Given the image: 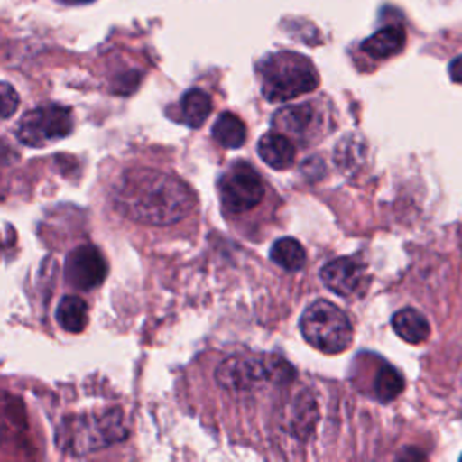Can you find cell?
<instances>
[{
	"instance_id": "obj_1",
	"label": "cell",
	"mask_w": 462,
	"mask_h": 462,
	"mask_svg": "<svg viewBox=\"0 0 462 462\" xmlns=\"http://www.w3.org/2000/svg\"><path fill=\"white\" fill-rule=\"evenodd\" d=\"M112 200L121 215L148 226L175 224L195 208V195L182 179L150 168L126 170L114 184Z\"/></svg>"
},
{
	"instance_id": "obj_2",
	"label": "cell",
	"mask_w": 462,
	"mask_h": 462,
	"mask_svg": "<svg viewBox=\"0 0 462 462\" xmlns=\"http://www.w3.org/2000/svg\"><path fill=\"white\" fill-rule=\"evenodd\" d=\"M262 94L269 101H289L318 87L319 78L309 58L298 52L271 54L260 65Z\"/></svg>"
},
{
	"instance_id": "obj_3",
	"label": "cell",
	"mask_w": 462,
	"mask_h": 462,
	"mask_svg": "<svg viewBox=\"0 0 462 462\" xmlns=\"http://www.w3.org/2000/svg\"><path fill=\"white\" fill-rule=\"evenodd\" d=\"M294 379V368L280 356H231L217 368V381L233 393H247L263 383L287 384Z\"/></svg>"
},
{
	"instance_id": "obj_4",
	"label": "cell",
	"mask_w": 462,
	"mask_h": 462,
	"mask_svg": "<svg viewBox=\"0 0 462 462\" xmlns=\"http://www.w3.org/2000/svg\"><path fill=\"white\" fill-rule=\"evenodd\" d=\"M300 330L305 341L323 354H339L346 350L354 336L348 316L327 300H318L303 310Z\"/></svg>"
},
{
	"instance_id": "obj_5",
	"label": "cell",
	"mask_w": 462,
	"mask_h": 462,
	"mask_svg": "<svg viewBox=\"0 0 462 462\" xmlns=\"http://www.w3.org/2000/svg\"><path fill=\"white\" fill-rule=\"evenodd\" d=\"M72 132V112L61 105H42L27 110L16 126V137L27 146H47Z\"/></svg>"
},
{
	"instance_id": "obj_6",
	"label": "cell",
	"mask_w": 462,
	"mask_h": 462,
	"mask_svg": "<svg viewBox=\"0 0 462 462\" xmlns=\"http://www.w3.org/2000/svg\"><path fill=\"white\" fill-rule=\"evenodd\" d=\"M265 195L258 171L249 162H235L218 180V197L224 211L244 213L256 208Z\"/></svg>"
},
{
	"instance_id": "obj_7",
	"label": "cell",
	"mask_w": 462,
	"mask_h": 462,
	"mask_svg": "<svg viewBox=\"0 0 462 462\" xmlns=\"http://www.w3.org/2000/svg\"><path fill=\"white\" fill-rule=\"evenodd\" d=\"M106 273L108 263L96 245H78L65 258V280L74 289L92 291L105 282Z\"/></svg>"
},
{
	"instance_id": "obj_8",
	"label": "cell",
	"mask_w": 462,
	"mask_h": 462,
	"mask_svg": "<svg viewBox=\"0 0 462 462\" xmlns=\"http://www.w3.org/2000/svg\"><path fill=\"white\" fill-rule=\"evenodd\" d=\"M319 117L318 110L312 103H296L282 106L278 112H274L273 126L291 137H296L300 141H307L314 130L318 128Z\"/></svg>"
},
{
	"instance_id": "obj_9",
	"label": "cell",
	"mask_w": 462,
	"mask_h": 462,
	"mask_svg": "<svg viewBox=\"0 0 462 462\" xmlns=\"http://www.w3.org/2000/svg\"><path fill=\"white\" fill-rule=\"evenodd\" d=\"M321 282L327 285L328 291H332L337 296H350L354 294L361 280L365 276L363 265L348 256H339L336 260H330L321 267Z\"/></svg>"
},
{
	"instance_id": "obj_10",
	"label": "cell",
	"mask_w": 462,
	"mask_h": 462,
	"mask_svg": "<svg viewBox=\"0 0 462 462\" xmlns=\"http://www.w3.org/2000/svg\"><path fill=\"white\" fill-rule=\"evenodd\" d=\"M256 152L260 159L274 170H287L296 157L294 143L278 130L263 134L258 141Z\"/></svg>"
},
{
	"instance_id": "obj_11",
	"label": "cell",
	"mask_w": 462,
	"mask_h": 462,
	"mask_svg": "<svg viewBox=\"0 0 462 462\" xmlns=\"http://www.w3.org/2000/svg\"><path fill=\"white\" fill-rule=\"evenodd\" d=\"M404 42H406L404 29L399 25H388L374 32L370 38H366L361 49L375 60H384L402 51Z\"/></svg>"
},
{
	"instance_id": "obj_12",
	"label": "cell",
	"mask_w": 462,
	"mask_h": 462,
	"mask_svg": "<svg viewBox=\"0 0 462 462\" xmlns=\"http://www.w3.org/2000/svg\"><path fill=\"white\" fill-rule=\"evenodd\" d=\"M392 327L401 339L411 345H419L430 336V323L424 314L410 307L401 309L393 314Z\"/></svg>"
},
{
	"instance_id": "obj_13",
	"label": "cell",
	"mask_w": 462,
	"mask_h": 462,
	"mask_svg": "<svg viewBox=\"0 0 462 462\" xmlns=\"http://www.w3.org/2000/svg\"><path fill=\"white\" fill-rule=\"evenodd\" d=\"M56 321L70 334L83 332L88 321V307L85 300L79 296H63L56 309Z\"/></svg>"
},
{
	"instance_id": "obj_14",
	"label": "cell",
	"mask_w": 462,
	"mask_h": 462,
	"mask_svg": "<svg viewBox=\"0 0 462 462\" xmlns=\"http://www.w3.org/2000/svg\"><path fill=\"white\" fill-rule=\"evenodd\" d=\"M213 139L224 148H240L245 143V125L233 112H222L211 128Z\"/></svg>"
},
{
	"instance_id": "obj_15",
	"label": "cell",
	"mask_w": 462,
	"mask_h": 462,
	"mask_svg": "<svg viewBox=\"0 0 462 462\" xmlns=\"http://www.w3.org/2000/svg\"><path fill=\"white\" fill-rule=\"evenodd\" d=\"M271 260L285 271H300L305 263V249L292 236L278 238L269 251Z\"/></svg>"
},
{
	"instance_id": "obj_16",
	"label": "cell",
	"mask_w": 462,
	"mask_h": 462,
	"mask_svg": "<svg viewBox=\"0 0 462 462\" xmlns=\"http://www.w3.org/2000/svg\"><path fill=\"white\" fill-rule=\"evenodd\" d=\"M211 106H213V103H211L209 94L200 88H189L180 99V110H182L184 121L191 128L202 126V123L211 114Z\"/></svg>"
},
{
	"instance_id": "obj_17",
	"label": "cell",
	"mask_w": 462,
	"mask_h": 462,
	"mask_svg": "<svg viewBox=\"0 0 462 462\" xmlns=\"http://www.w3.org/2000/svg\"><path fill=\"white\" fill-rule=\"evenodd\" d=\"M404 388V379L402 375L390 365H384L377 375H375V383H374V390L377 399L388 402L392 399H395Z\"/></svg>"
},
{
	"instance_id": "obj_18",
	"label": "cell",
	"mask_w": 462,
	"mask_h": 462,
	"mask_svg": "<svg viewBox=\"0 0 462 462\" xmlns=\"http://www.w3.org/2000/svg\"><path fill=\"white\" fill-rule=\"evenodd\" d=\"M0 92H2V117L9 119L14 114V110L18 108L20 97H18L16 90L9 83H5V81L2 83Z\"/></svg>"
},
{
	"instance_id": "obj_19",
	"label": "cell",
	"mask_w": 462,
	"mask_h": 462,
	"mask_svg": "<svg viewBox=\"0 0 462 462\" xmlns=\"http://www.w3.org/2000/svg\"><path fill=\"white\" fill-rule=\"evenodd\" d=\"M449 78L457 83H462V54L451 60L449 63Z\"/></svg>"
},
{
	"instance_id": "obj_20",
	"label": "cell",
	"mask_w": 462,
	"mask_h": 462,
	"mask_svg": "<svg viewBox=\"0 0 462 462\" xmlns=\"http://www.w3.org/2000/svg\"><path fill=\"white\" fill-rule=\"evenodd\" d=\"M65 2H70V4H85V2H92V0H65Z\"/></svg>"
},
{
	"instance_id": "obj_21",
	"label": "cell",
	"mask_w": 462,
	"mask_h": 462,
	"mask_svg": "<svg viewBox=\"0 0 462 462\" xmlns=\"http://www.w3.org/2000/svg\"><path fill=\"white\" fill-rule=\"evenodd\" d=\"M460 458H462V457H460Z\"/></svg>"
}]
</instances>
